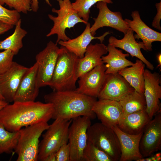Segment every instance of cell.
<instances>
[{
    "instance_id": "6da1fadb",
    "label": "cell",
    "mask_w": 161,
    "mask_h": 161,
    "mask_svg": "<svg viewBox=\"0 0 161 161\" xmlns=\"http://www.w3.org/2000/svg\"><path fill=\"white\" fill-rule=\"evenodd\" d=\"M0 111V122L7 130L19 131L25 127L52 119L54 108L49 103L40 101H14Z\"/></svg>"
},
{
    "instance_id": "7a4b0ae2",
    "label": "cell",
    "mask_w": 161,
    "mask_h": 161,
    "mask_svg": "<svg viewBox=\"0 0 161 161\" xmlns=\"http://www.w3.org/2000/svg\"><path fill=\"white\" fill-rule=\"evenodd\" d=\"M44 98L45 103L53 105V119L70 120L85 116L93 120L96 117L92 110L96 98L79 93L75 90L53 91L45 95Z\"/></svg>"
},
{
    "instance_id": "3957f363",
    "label": "cell",
    "mask_w": 161,
    "mask_h": 161,
    "mask_svg": "<svg viewBox=\"0 0 161 161\" xmlns=\"http://www.w3.org/2000/svg\"><path fill=\"white\" fill-rule=\"evenodd\" d=\"M79 58L61 46L59 48L52 77L49 86L53 91L76 89L78 78L77 71Z\"/></svg>"
},
{
    "instance_id": "277c9868",
    "label": "cell",
    "mask_w": 161,
    "mask_h": 161,
    "mask_svg": "<svg viewBox=\"0 0 161 161\" xmlns=\"http://www.w3.org/2000/svg\"><path fill=\"white\" fill-rule=\"evenodd\" d=\"M47 122H41L21 128L14 150L17 161H38L39 138L49 127Z\"/></svg>"
},
{
    "instance_id": "5b68a950",
    "label": "cell",
    "mask_w": 161,
    "mask_h": 161,
    "mask_svg": "<svg viewBox=\"0 0 161 161\" xmlns=\"http://www.w3.org/2000/svg\"><path fill=\"white\" fill-rule=\"evenodd\" d=\"M54 120L43 134L39 143L38 161H44L48 156L55 153L62 145L68 143L69 128L72 120Z\"/></svg>"
},
{
    "instance_id": "8992f818",
    "label": "cell",
    "mask_w": 161,
    "mask_h": 161,
    "mask_svg": "<svg viewBox=\"0 0 161 161\" xmlns=\"http://www.w3.org/2000/svg\"><path fill=\"white\" fill-rule=\"evenodd\" d=\"M56 0L60 8L52 9V12L57 14V16L50 14L48 15L49 18L53 21V25L46 36L56 34L57 38L56 44H57L61 40L65 41L70 39L65 33L66 29H70L78 23L86 24L88 22L79 16L77 12L73 8L70 0Z\"/></svg>"
},
{
    "instance_id": "52a82bcc",
    "label": "cell",
    "mask_w": 161,
    "mask_h": 161,
    "mask_svg": "<svg viewBox=\"0 0 161 161\" xmlns=\"http://www.w3.org/2000/svg\"><path fill=\"white\" fill-rule=\"evenodd\" d=\"M87 140L107 154L113 161L119 160L121 148L118 137L113 130L101 123L89 127L87 131Z\"/></svg>"
},
{
    "instance_id": "ba28073f",
    "label": "cell",
    "mask_w": 161,
    "mask_h": 161,
    "mask_svg": "<svg viewBox=\"0 0 161 161\" xmlns=\"http://www.w3.org/2000/svg\"><path fill=\"white\" fill-rule=\"evenodd\" d=\"M91 120L85 116L72 119L68 136L70 150V161H83V153L87 141V131L91 125Z\"/></svg>"
},
{
    "instance_id": "9c48e42d",
    "label": "cell",
    "mask_w": 161,
    "mask_h": 161,
    "mask_svg": "<svg viewBox=\"0 0 161 161\" xmlns=\"http://www.w3.org/2000/svg\"><path fill=\"white\" fill-rule=\"evenodd\" d=\"M59 48L52 41L36 56L38 64L37 82L40 88L49 86L55 68Z\"/></svg>"
},
{
    "instance_id": "30bf717a",
    "label": "cell",
    "mask_w": 161,
    "mask_h": 161,
    "mask_svg": "<svg viewBox=\"0 0 161 161\" xmlns=\"http://www.w3.org/2000/svg\"><path fill=\"white\" fill-rule=\"evenodd\" d=\"M145 126L139 148L143 158L149 157L161 149V113H157Z\"/></svg>"
},
{
    "instance_id": "8fae6325",
    "label": "cell",
    "mask_w": 161,
    "mask_h": 161,
    "mask_svg": "<svg viewBox=\"0 0 161 161\" xmlns=\"http://www.w3.org/2000/svg\"><path fill=\"white\" fill-rule=\"evenodd\" d=\"M144 94L146 102L145 110L151 120L161 111L160 100L161 99V76L156 72L145 69Z\"/></svg>"
},
{
    "instance_id": "7c38bea8",
    "label": "cell",
    "mask_w": 161,
    "mask_h": 161,
    "mask_svg": "<svg viewBox=\"0 0 161 161\" xmlns=\"http://www.w3.org/2000/svg\"><path fill=\"white\" fill-rule=\"evenodd\" d=\"M96 7L99 10V13L96 18H93L94 22L90 27L93 36H95L97 30L104 27L113 28L124 34L130 29L123 19L121 13L111 10L106 3L99 1L96 3Z\"/></svg>"
},
{
    "instance_id": "4fadbf2b",
    "label": "cell",
    "mask_w": 161,
    "mask_h": 161,
    "mask_svg": "<svg viewBox=\"0 0 161 161\" xmlns=\"http://www.w3.org/2000/svg\"><path fill=\"white\" fill-rule=\"evenodd\" d=\"M28 69L13 61L6 72L0 74V93L7 103L14 101L21 80Z\"/></svg>"
},
{
    "instance_id": "5bb4252c",
    "label": "cell",
    "mask_w": 161,
    "mask_h": 161,
    "mask_svg": "<svg viewBox=\"0 0 161 161\" xmlns=\"http://www.w3.org/2000/svg\"><path fill=\"white\" fill-rule=\"evenodd\" d=\"M134 90L118 73L107 74L97 98L119 101Z\"/></svg>"
},
{
    "instance_id": "9a60e30c",
    "label": "cell",
    "mask_w": 161,
    "mask_h": 161,
    "mask_svg": "<svg viewBox=\"0 0 161 161\" xmlns=\"http://www.w3.org/2000/svg\"><path fill=\"white\" fill-rule=\"evenodd\" d=\"M106 67L104 64L98 65L78 78V87L75 90L87 96L97 98L103 85Z\"/></svg>"
},
{
    "instance_id": "2e32d148",
    "label": "cell",
    "mask_w": 161,
    "mask_h": 161,
    "mask_svg": "<svg viewBox=\"0 0 161 161\" xmlns=\"http://www.w3.org/2000/svg\"><path fill=\"white\" fill-rule=\"evenodd\" d=\"M92 110L101 123L110 128L117 126L123 113L118 101L99 99L94 103Z\"/></svg>"
},
{
    "instance_id": "e0dca14e",
    "label": "cell",
    "mask_w": 161,
    "mask_h": 161,
    "mask_svg": "<svg viewBox=\"0 0 161 161\" xmlns=\"http://www.w3.org/2000/svg\"><path fill=\"white\" fill-rule=\"evenodd\" d=\"M111 128L116 133L120 142L121 154L119 161H138L143 158L139 148L143 132L137 134H131L123 131L117 126Z\"/></svg>"
},
{
    "instance_id": "ac0fdd59",
    "label": "cell",
    "mask_w": 161,
    "mask_h": 161,
    "mask_svg": "<svg viewBox=\"0 0 161 161\" xmlns=\"http://www.w3.org/2000/svg\"><path fill=\"white\" fill-rule=\"evenodd\" d=\"M131 16L132 20L126 18L124 20L129 28L136 33L135 38L142 40L144 50L152 51V43L161 41V33L146 25L141 20L138 11H132Z\"/></svg>"
},
{
    "instance_id": "d6986e66",
    "label": "cell",
    "mask_w": 161,
    "mask_h": 161,
    "mask_svg": "<svg viewBox=\"0 0 161 161\" xmlns=\"http://www.w3.org/2000/svg\"><path fill=\"white\" fill-rule=\"evenodd\" d=\"M37 70L38 64L36 62L29 68L20 83L14 101H35L39 89L37 82Z\"/></svg>"
},
{
    "instance_id": "ffe728a7",
    "label": "cell",
    "mask_w": 161,
    "mask_h": 161,
    "mask_svg": "<svg viewBox=\"0 0 161 161\" xmlns=\"http://www.w3.org/2000/svg\"><path fill=\"white\" fill-rule=\"evenodd\" d=\"M108 52L107 46L103 44L97 43L93 44L90 43L86 49L84 57L78 59L77 78H78L95 67L103 64L102 57Z\"/></svg>"
},
{
    "instance_id": "44dd1931",
    "label": "cell",
    "mask_w": 161,
    "mask_h": 161,
    "mask_svg": "<svg viewBox=\"0 0 161 161\" xmlns=\"http://www.w3.org/2000/svg\"><path fill=\"white\" fill-rule=\"evenodd\" d=\"M124 34L123 38L120 39H117L113 36H110L109 39V44L116 48L125 50L132 57L137 58L142 61L148 69L153 70L154 68L153 64L145 58L141 52V49H144L143 42L136 41L134 31L131 29Z\"/></svg>"
},
{
    "instance_id": "7402d4cb",
    "label": "cell",
    "mask_w": 161,
    "mask_h": 161,
    "mask_svg": "<svg viewBox=\"0 0 161 161\" xmlns=\"http://www.w3.org/2000/svg\"><path fill=\"white\" fill-rule=\"evenodd\" d=\"M86 25L85 30L78 36L65 41L61 40L58 43L61 46L65 47L68 50L75 54L80 58L84 57L87 47L92 40L98 39L100 41V43H102L104 40L105 37L110 34L109 32H107L100 36L95 37L91 34L90 23L88 22Z\"/></svg>"
},
{
    "instance_id": "603a6c76",
    "label": "cell",
    "mask_w": 161,
    "mask_h": 161,
    "mask_svg": "<svg viewBox=\"0 0 161 161\" xmlns=\"http://www.w3.org/2000/svg\"><path fill=\"white\" fill-rule=\"evenodd\" d=\"M150 120L145 109L130 113H123L117 126L124 132L137 134L143 132Z\"/></svg>"
},
{
    "instance_id": "cb8c5ba5",
    "label": "cell",
    "mask_w": 161,
    "mask_h": 161,
    "mask_svg": "<svg viewBox=\"0 0 161 161\" xmlns=\"http://www.w3.org/2000/svg\"><path fill=\"white\" fill-rule=\"evenodd\" d=\"M107 48L108 54L101 58L103 63L106 64V74L118 73L122 69L133 64L134 63L126 58L129 55L128 53H124L122 50L109 44Z\"/></svg>"
},
{
    "instance_id": "d4e9b609",
    "label": "cell",
    "mask_w": 161,
    "mask_h": 161,
    "mask_svg": "<svg viewBox=\"0 0 161 161\" xmlns=\"http://www.w3.org/2000/svg\"><path fill=\"white\" fill-rule=\"evenodd\" d=\"M145 64L137 59L131 66L125 68L118 72L122 76L135 90L144 94Z\"/></svg>"
},
{
    "instance_id": "484cf974",
    "label": "cell",
    "mask_w": 161,
    "mask_h": 161,
    "mask_svg": "<svg viewBox=\"0 0 161 161\" xmlns=\"http://www.w3.org/2000/svg\"><path fill=\"white\" fill-rule=\"evenodd\" d=\"M20 19L16 24L13 33L4 40L0 41V50H10L17 55L23 47L22 40L27 32L21 27Z\"/></svg>"
},
{
    "instance_id": "4316f807",
    "label": "cell",
    "mask_w": 161,
    "mask_h": 161,
    "mask_svg": "<svg viewBox=\"0 0 161 161\" xmlns=\"http://www.w3.org/2000/svg\"><path fill=\"white\" fill-rule=\"evenodd\" d=\"M118 102L124 113H130L146 109V102L144 94L135 90Z\"/></svg>"
},
{
    "instance_id": "83f0119b",
    "label": "cell",
    "mask_w": 161,
    "mask_h": 161,
    "mask_svg": "<svg viewBox=\"0 0 161 161\" xmlns=\"http://www.w3.org/2000/svg\"><path fill=\"white\" fill-rule=\"evenodd\" d=\"M19 135V131H10L0 122V155L10 154L14 150Z\"/></svg>"
},
{
    "instance_id": "f1b7e54d",
    "label": "cell",
    "mask_w": 161,
    "mask_h": 161,
    "mask_svg": "<svg viewBox=\"0 0 161 161\" xmlns=\"http://www.w3.org/2000/svg\"><path fill=\"white\" fill-rule=\"evenodd\" d=\"M83 161H113L105 153L88 140L83 150Z\"/></svg>"
},
{
    "instance_id": "f546056e",
    "label": "cell",
    "mask_w": 161,
    "mask_h": 161,
    "mask_svg": "<svg viewBox=\"0 0 161 161\" xmlns=\"http://www.w3.org/2000/svg\"><path fill=\"white\" fill-rule=\"evenodd\" d=\"M100 1L107 4H112V0H76L72 3L73 8L77 12L79 16L88 22L90 13V9L94 4Z\"/></svg>"
},
{
    "instance_id": "4dcf8cb0",
    "label": "cell",
    "mask_w": 161,
    "mask_h": 161,
    "mask_svg": "<svg viewBox=\"0 0 161 161\" xmlns=\"http://www.w3.org/2000/svg\"><path fill=\"white\" fill-rule=\"evenodd\" d=\"M20 19L19 12L15 10L8 9L0 4V21L14 26Z\"/></svg>"
},
{
    "instance_id": "1f68e13d",
    "label": "cell",
    "mask_w": 161,
    "mask_h": 161,
    "mask_svg": "<svg viewBox=\"0 0 161 161\" xmlns=\"http://www.w3.org/2000/svg\"><path fill=\"white\" fill-rule=\"evenodd\" d=\"M32 0H0V4H6L10 8H13L18 12L27 14L31 11Z\"/></svg>"
},
{
    "instance_id": "d6a6232c",
    "label": "cell",
    "mask_w": 161,
    "mask_h": 161,
    "mask_svg": "<svg viewBox=\"0 0 161 161\" xmlns=\"http://www.w3.org/2000/svg\"><path fill=\"white\" fill-rule=\"evenodd\" d=\"M14 55L10 50L0 52V74L4 73L10 68L13 62V59Z\"/></svg>"
},
{
    "instance_id": "836d02e7",
    "label": "cell",
    "mask_w": 161,
    "mask_h": 161,
    "mask_svg": "<svg viewBox=\"0 0 161 161\" xmlns=\"http://www.w3.org/2000/svg\"><path fill=\"white\" fill-rule=\"evenodd\" d=\"M56 161H70V150L69 143L62 145L55 153Z\"/></svg>"
},
{
    "instance_id": "e575fe53",
    "label": "cell",
    "mask_w": 161,
    "mask_h": 161,
    "mask_svg": "<svg viewBox=\"0 0 161 161\" xmlns=\"http://www.w3.org/2000/svg\"><path fill=\"white\" fill-rule=\"evenodd\" d=\"M155 6L157 13L154 17L152 23V26L154 28L161 30V27L160 25V21L161 18V1L156 3Z\"/></svg>"
},
{
    "instance_id": "d590c367",
    "label": "cell",
    "mask_w": 161,
    "mask_h": 161,
    "mask_svg": "<svg viewBox=\"0 0 161 161\" xmlns=\"http://www.w3.org/2000/svg\"><path fill=\"white\" fill-rule=\"evenodd\" d=\"M45 1L48 5L50 6H52V5L50 3L49 0H45ZM39 8L38 2V0H32L31 5V10L33 12H37Z\"/></svg>"
},
{
    "instance_id": "8d00e7d4",
    "label": "cell",
    "mask_w": 161,
    "mask_h": 161,
    "mask_svg": "<svg viewBox=\"0 0 161 161\" xmlns=\"http://www.w3.org/2000/svg\"><path fill=\"white\" fill-rule=\"evenodd\" d=\"M13 26L0 21V35L12 29Z\"/></svg>"
},
{
    "instance_id": "74e56055",
    "label": "cell",
    "mask_w": 161,
    "mask_h": 161,
    "mask_svg": "<svg viewBox=\"0 0 161 161\" xmlns=\"http://www.w3.org/2000/svg\"><path fill=\"white\" fill-rule=\"evenodd\" d=\"M44 161H56L55 153L52 154L48 156Z\"/></svg>"
},
{
    "instance_id": "f35d334b",
    "label": "cell",
    "mask_w": 161,
    "mask_h": 161,
    "mask_svg": "<svg viewBox=\"0 0 161 161\" xmlns=\"http://www.w3.org/2000/svg\"><path fill=\"white\" fill-rule=\"evenodd\" d=\"M8 103L5 100L0 99V111Z\"/></svg>"
},
{
    "instance_id": "ab89813d",
    "label": "cell",
    "mask_w": 161,
    "mask_h": 161,
    "mask_svg": "<svg viewBox=\"0 0 161 161\" xmlns=\"http://www.w3.org/2000/svg\"><path fill=\"white\" fill-rule=\"evenodd\" d=\"M157 62L158 63V65L157 66V67H161V54L160 53L158 54L157 56Z\"/></svg>"
},
{
    "instance_id": "60d3db41",
    "label": "cell",
    "mask_w": 161,
    "mask_h": 161,
    "mask_svg": "<svg viewBox=\"0 0 161 161\" xmlns=\"http://www.w3.org/2000/svg\"><path fill=\"white\" fill-rule=\"evenodd\" d=\"M0 99H2V100H4V99L2 96L1 95V94L0 93Z\"/></svg>"
},
{
    "instance_id": "b9f144b4",
    "label": "cell",
    "mask_w": 161,
    "mask_h": 161,
    "mask_svg": "<svg viewBox=\"0 0 161 161\" xmlns=\"http://www.w3.org/2000/svg\"><path fill=\"white\" fill-rule=\"evenodd\" d=\"M160 1H161V0H160Z\"/></svg>"
}]
</instances>
